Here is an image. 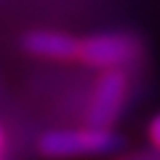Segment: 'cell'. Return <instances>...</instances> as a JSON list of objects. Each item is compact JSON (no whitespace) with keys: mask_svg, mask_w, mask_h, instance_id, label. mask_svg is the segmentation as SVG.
Returning a JSON list of instances; mask_svg holds the SVG:
<instances>
[{"mask_svg":"<svg viewBox=\"0 0 160 160\" xmlns=\"http://www.w3.org/2000/svg\"><path fill=\"white\" fill-rule=\"evenodd\" d=\"M126 147L123 136L112 128H62V131H48L40 136L38 149L43 158L51 160H75V158H104V155H118Z\"/></svg>","mask_w":160,"mask_h":160,"instance_id":"cell-1","label":"cell"},{"mask_svg":"<svg viewBox=\"0 0 160 160\" xmlns=\"http://www.w3.org/2000/svg\"><path fill=\"white\" fill-rule=\"evenodd\" d=\"M139 56L142 43L128 32H96L80 43V62L96 69H120Z\"/></svg>","mask_w":160,"mask_h":160,"instance_id":"cell-2","label":"cell"},{"mask_svg":"<svg viewBox=\"0 0 160 160\" xmlns=\"http://www.w3.org/2000/svg\"><path fill=\"white\" fill-rule=\"evenodd\" d=\"M128 93V78L123 69H104L96 80L88 107V126L96 128H112V123L123 112V102Z\"/></svg>","mask_w":160,"mask_h":160,"instance_id":"cell-3","label":"cell"},{"mask_svg":"<svg viewBox=\"0 0 160 160\" xmlns=\"http://www.w3.org/2000/svg\"><path fill=\"white\" fill-rule=\"evenodd\" d=\"M80 43L83 40L67 32H59V29H32L22 38V48L27 53L40 59H53V62L80 59Z\"/></svg>","mask_w":160,"mask_h":160,"instance_id":"cell-4","label":"cell"},{"mask_svg":"<svg viewBox=\"0 0 160 160\" xmlns=\"http://www.w3.org/2000/svg\"><path fill=\"white\" fill-rule=\"evenodd\" d=\"M118 160H160V149L152 147V149H139V152H128Z\"/></svg>","mask_w":160,"mask_h":160,"instance_id":"cell-5","label":"cell"},{"mask_svg":"<svg viewBox=\"0 0 160 160\" xmlns=\"http://www.w3.org/2000/svg\"><path fill=\"white\" fill-rule=\"evenodd\" d=\"M147 136H149V144L160 149V112L155 115L152 120H149V126H147Z\"/></svg>","mask_w":160,"mask_h":160,"instance_id":"cell-6","label":"cell"},{"mask_svg":"<svg viewBox=\"0 0 160 160\" xmlns=\"http://www.w3.org/2000/svg\"><path fill=\"white\" fill-rule=\"evenodd\" d=\"M3 147H6V136H3V128H0V160H3Z\"/></svg>","mask_w":160,"mask_h":160,"instance_id":"cell-7","label":"cell"}]
</instances>
